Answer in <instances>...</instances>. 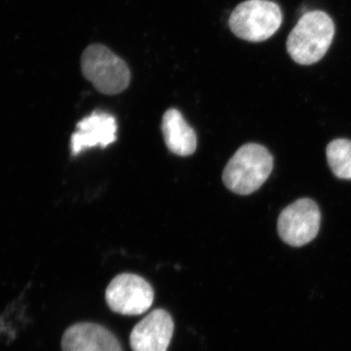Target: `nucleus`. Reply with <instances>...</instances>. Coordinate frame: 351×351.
Segmentation results:
<instances>
[{"label": "nucleus", "instance_id": "1", "mask_svg": "<svg viewBox=\"0 0 351 351\" xmlns=\"http://www.w3.org/2000/svg\"><path fill=\"white\" fill-rule=\"evenodd\" d=\"M272 169L274 157L267 149L258 144H246L226 164L223 184L237 195H251L269 179Z\"/></svg>", "mask_w": 351, "mask_h": 351}, {"label": "nucleus", "instance_id": "2", "mask_svg": "<svg viewBox=\"0 0 351 351\" xmlns=\"http://www.w3.org/2000/svg\"><path fill=\"white\" fill-rule=\"evenodd\" d=\"M334 36V22L328 14L318 10L306 13L289 36V55L300 64L317 63L329 50Z\"/></svg>", "mask_w": 351, "mask_h": 351}, {"label": "nucleus", "instance_id": "3", "mask_svg": "<svg viewBox=\"0 0 351 351\" xmlns=\"http://www.w3.org/2000/svg\"><path fill=\"white\" fill-rule=\"evenodd\" d=\"M83 75L101 93L115 95L128 88L131 73L128 64L107 46L92 44L82 56Z\"/></svg>", "mask_w": 351, "mask_h": 351}, {"label": "nucleus", "instance_id": "4", "mask_svg": "<svg viewBox=\"0 0 351 351\" xmlns=\"http://www.w3.org/2000/svg\"><path fill=\"white\" fill-rule=\"evenodd\" d=\"M280 7L269 0H246L235 7L228 20L237 38L250 43H262L271 38L281 24Z\"/></svg>", "mask_w": 351, "mask_h": 351}, {"label": "nucleus", "instance_id": "5", "mask_svg": "<svg viewBox=\"0 0 351 351\" xmlns=\"http://www.w3.org/2000/svg\"><path fill=\"white\" fill-rule=\"evenodd\" d=\"M151 284L137 274H121L115 276L106 290V302L113 313L122 315H140L154 304Z\"/></svg>", "mask_w": 351, "mask_h": 351}, {"label": "nucleus", "instance_id": "6", "mask_svg": "<svg viewBox=\"0 0 351 351\" xmlns=\"http://www.w3.org/2000/svg\"><path fill=\"white\" fill-rule=\"evenodd\" d=\"M320 221L318 205L309 198H302L281 212L277 230L285 243L301 247L315 239L319 232Z\"/></svg>", "mask_w": 351, "mask_h": 351}, {"label": "nucleus", "instance_id": "7", "mask_svg": "<svg viewBox=\"0 0 351 351\" xmlns=\"http://www.w3.org/2000/svg\"><path fill=\"white\" fill-rule=\"evenodd\" d=\"M117 122L110 113L94 112L78 122L71 138V154L91 147H107L117 141Z\"/></svg>", "mask_w": 351, "mask_h": 351}, {"label": "nucleus", "instance_id": "8", "mask_svg": "<svg viewBox=\"0 0 351 351\" xmlns=\"http://www.w3.org/2000/svg\"><path fill=\"white\" fill-rule=\"evenodd\" d=\"M174 332L172 316L156 309L133 328L130 346L133 351H167Z\"/></svg>", "mask_w": 351, "mask_h": 351}, {"label": "nucleus", "instance_id": "9", "mask_svg": "<svg viewBox=\"0 0 351 351\" xmlns=\"http://www.w3.org/2000/svg\"><path fill=\"white\" fill-rule=\"evenodd\" d=\"M61 346L63 351H123L113 332L90 322L69 326L62 337Z\"/></svg>", "mask_w": 351, "mask_h": 351}, {"label": "nucleus", "instance_id": "10", "mask_svg": "<svg viewBox=\"0 0 351 351\" xmlns=\"http://www.w3.org/2000/svg\"><path fill=\"white\" fill-rule=\"evenodd\" d=\"M164 142L172 154L179 156H189L197 147L195 131L189 126L181 112L170 108L164 113L161 123Z\"/></svg>", "mask_w": 351, "mask_h": 351}, {"label": "nucleus", "instance_id": "11", "mask_svg": "<svg viewBox=\"0 0 351 351\" xmlns=\"http://www.w3.org/2000/svg\"><path fill=\"white\" fill-rule=\"evenodd\" d=\"M327 160L332 172L341 180H351V141L338 138L327 147Z\"/></svg>", "mask_w": 351, "mask_h": 351}]
</instances>
